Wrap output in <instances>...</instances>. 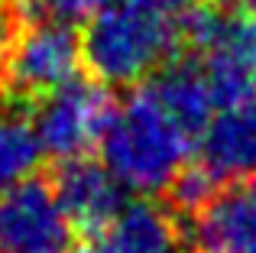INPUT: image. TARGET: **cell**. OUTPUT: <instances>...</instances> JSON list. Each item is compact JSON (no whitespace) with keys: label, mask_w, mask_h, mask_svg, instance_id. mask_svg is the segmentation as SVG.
<instances>
[{"label":"cell","mask_w":256,"mask_h":253,"mask_svg":"<svg viewBox=\"0 0 256 253\" xmlns=\"http://www.w3.org/2000/svg\"><path fill=\"white\" fill-rule=\"evenodd\" d=\"M188 0H110L82 30L84 68L110 88L143 84L182 52L178 13Z\"/></svg>","instance_id":"6da1fadb"},{"label":"cell","mask_w":256,"mask_h":253,"mask_svg":"<svg viewBox=\"0 0 256 253\" xmlns=\"http://www.w3.org/2000/svg\"><path fill=\"white\" fill-rule=\"evenodd\" d=\"M194 136L185 130L146 84H133L117 101L114 120L100 140L104 166L133 195H162L172 176L192 159Z\"/></svg>","instance_id":"7a4b0ae2"},{"label":"cell","mask_w":256,"mask_h":253,"mask_svg":"<svg viewBox=\"0 0 256 253\" xmlns=\"http://www.w3.org/2000/svg\"><path fill=\"white\" fill-rule=\"evenodd\" d=\"M117 110L114 88L98 78H72L68 84L32 101V130L42 156L52 162L94 156Z\"/></svg>","instance_id":"3957f363"},{"label":"cell","mask_w":256,"mask_h":253,"mask_svg":"<svg viewBox=\"0 0 256 253\" xmlns=\"http://www.w3.org/2000/svg\"><path fill=\"white\" fill-rule=\"evenodd\" d=\"M82 68L84 52L78 26L56 16H39L20 26L0 68V91L32 104L42 94L78 78Z\"/></svg>","instance_id":"277c9868"},{"label":"cell","mask_w":256,"mask_h":253,"mask_svg":"<svg viewBox=\"0 0 256 253\" xmlns=\"http://www.w3.org/2000/svg\"><path fill=\"white\" fill-rule=\"evenodd\" d=\"M78 244L49 178L0 192V253H72Z\"/></svg>","instance_id":"5b68a950"},{"label":"cell","mask_w":256,"mask_h":253,"mask_svg":"<svg viewBox=\"0 0 256 253\" xmlns=\"http://www.w3.org/2000/svg\"><path fill=\"white\" fill-rule=\"evenodd\" d=\"M182 224L188 253H256V176L224 182Z\"/></svg>","instance_id":"8992f818"},{"label":"cell","mask_w":256,"mask_h":253,"mask_svg":"<svg viewBox=\"0 0 256 253\" xmlns=\"http://www.w3.org/2000/svg\"><path fill=\"white\" fill-rule=\"evenodd\" d=\"M72 253H188L185 224L166 204L140 195L126 202L100 230L78 237Z\"/></svg>","instance_id":"52a82bcc"},{"label":"cell","mask_w":256,"mask_h":253,"mask_svg":"<svg viewBox=\"0 0 256 253\" xmlns=\"http://www.w3.org/2000/svg\"><path fill=\"white\" fill-rule=\"evenodd\" d=\"M46 178H49L52 192H56L58 204H62L65 218H68V224L75 228L78 237L100 230L126 204V195H124L126 188L94 156L56 162Z\"/></svg>","instance_id":"ba28073f"},{"label":"cell","mask_w":256,"mask_h":253,"mask_svg":"<svg viewBox=\"0 0 256 253\" xmlns=\"http://www.w3.org/2000/svg\"><path fill=\"white\" fill-rule=\"evenodd\" d=\"M194 56L201 58L218 108L256 101V20L240 10V4L224 30Z\"/></svg>","instance_id":"9c48e42d"},{"label":"cell","mask_w":256,"mask_h":253,"mask_svg":"<svg viewBox=\"0 0 256 253\" xmlns=\"http://www.w3.org/2000/svg\"><path fill=\"white\" fill-rule=\"evenodd\" d=\"M198 159L220 182L256 176V101L220 108L198 133Z\"/></svg>","instance_id":"30bf717a"},{"label":"cell","mask_w":256,"mask_h":253,"mask_svg":"<svg viewBox=\"0 0 256 253\" xmlns=\"http://www.w3.org/2000/svg\"><path fill=\"white\" fill-rule=\"evenodd\" d=\"M143 84L152 91V98H156L192 136H198V133L204 130V124L214 117V108H218V104H214L211 84H208V78H204L201 58L188 49L175 52L169 62L159 65Z\"/></svg>","instance_id":"8fae6325"},{"label":"cell","mask_w":256,"mask_h":253,"mask_svg":"<svg viewBox=\"0 0 256 253\" xmlns=\"http://www.w3.org/2000/svg\"><path fill=\"white\" fill-rule=\"evenodd\" d=\"M32 104L0 91V192L36 176L42 162V146L32 130Z\"/></svg>","instance_id":"7c38bea8"},{"label":"cell","mask_w":256,"mask_h":253,"mask_svg":"<svg viewBox=\"0 0 256 253\" xmlns=\"http://www.w3.org/2000/svg\"><path fill=\"white\" fill-rule=\"evenodd\" d=\"M220 185H224V182H220V178L214 176L201 159H194V162L188 159V162L172 176V182L162 188L166 208H169L175 218L185 221V218H192L194 211H201L214 195H218Z\"/></svg>","instance_id":"4fadbf2b"},{"label":"cell","mask_w":256,"mask_h":253,"mask_svg":"<svg viewBox=\"0 0 256 253\" xmlns=\"http://www.w3.org/2000/svg\"><path fill=\"white\" fill-rule=\"evenodd\" d=\"M110 0H42L46 13L56 20H65V23H84V20H91L94 13L100 10V6H107Z\"/></svg>","instance_id":"5bb4252c"},{"label":"cell","mask_w":256,"mask_h":253,"mask_svg":"<svg viewBox=\"0 0 256 253\" xmlns=\"http://www.w3.org/2000/svg\"><path fill=\"white\" fill-rule=\"evenodd\" d=\"M16 32H20V20H16V13H13L10 0H0V68H4V58H6V52H10Z\"/></svg>","instance_id":"9a60e30c"},{"label":"cell","mask_w":256,"mask_h":253,"mask_svg":"<svg viewBox=\"0 0 256 253\" xmlns=\"http://www.w3.org/2000/svg\"><path fill=\"white\" fill-rule=\"evenodd\" d=\"M237 4H240V10H244V13H250V16L256 20V0H237Z\"/></svg>","instance_id":"2e32d148"}]
</instances>
